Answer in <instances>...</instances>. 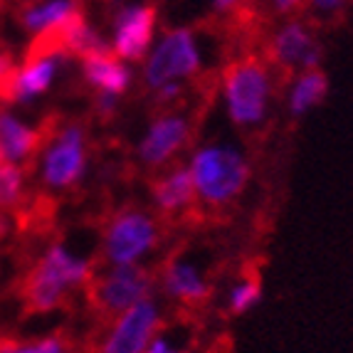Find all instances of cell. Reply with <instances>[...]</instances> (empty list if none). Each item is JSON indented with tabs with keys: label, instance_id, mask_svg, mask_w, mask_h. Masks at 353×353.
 Listing matches in <instances>:
<instances>
[{
	"label": "cell",
	"instance_id": "obj_1",
	"mask_svg": "<svg viewBox=\"0 0 353 353\" xmlns=\"http://www.w3.org/2000/svg\"><path fill=\"white\" fill-rule=\"evenodd\" d=\"M89 279H92V265L87 259L72 252L62 242H54L28 272L23 296L32 312L45 314L62 306L67 294L89 284Z\"/></svg>",
	"mask_w": 353,
	"mask_h": 353
},
{
	"label": "cell",
	"instance_id": "obj_2",
	"mask_svg": "<svg viewBox=\"0 0 353 353\" xmlns=\"http://www.w3.org/2000/svg\"><path fill=\"white\" fill-rule=\"evenodd\" d=\"M195 195L205 205L223 208L232 203L250 183V165L237 148L210 143L195 151L188 165Z\"/></svg>",
	"mask_w": 353,
	"mask_h": 353
},
{
	"label": "cell",
	"instance_id": "obj_3",
	"mask_svg": "<svg viewBox=\"0 0 353 353\" xmlns=\"http://www.w3.org/2000/svg\"><path fill=\"white\" fill-rule=\"evenodd\" d=\"M223 99L237 126L262 124L272 101V77L265 62L254 57L232 62L223 74Z\"/></svg>",
	"mask_w": 353,
	"mask_h": 353
},
{
	"label": "cell",
	"instance_id": "obj_4",
	"mask_svg": "<svg viewBox=\"0 0 353 353\" xmlns=\"http://www.w3.org/2000/svg\"><path fill=\"white\" fill-rule=\"evenodd\" d=\"M201 70V50L190 30L178 28L165 32L163 40L146 54L143 79L151 89H159L168 82H178L193 77Z\"/></svg>",
	"mask_w": 353,
	"mask_h": 353
},
{
	"label": "cell",
	"instance_id": "obj_5",
	"mask_svg": "<svg viewBox=\"0 0 353 353\" xmlns=\"http://www.w3.org/2000/svg\"><path fill=\"white\" fill-rule=\"evenodd\" d=\"M87 171V134L79 124H67L45 146L40 178L50 190L72 188Z\"/></svg>",
	"mask_w": 353,
	"mask_h": 353
},
{
	"label": "cell",
	"instance_id": "obj_6",
	"mask_svg": "<svg viewBox=\"0 0 353 353\" xmlns=\"http://www.w3.org/2000/svg\"><path fill=\"white\" fill-rule=\"evenodd\" d=\"M159 240V228L151 215L141 210H121L104 232V257L112 267L136 265L146 257Z\"/></svg>",
	"mask_w": 353,
	"mask_h": 353
},
{
	"label": "cell",
	"instance_id": "obj_7",
	"mask_svg": "<svg viewBox=\"0 0 353 353\" xmlns=\"http://www.w3.org/2000/svg\"><path fill=\"white\" fill-rule=\"evenodd\" d=\"M148 296H151V277L136 265L112 267L104 277L92 284V301L104 316H119Z\"/></svg>",
	"mask_w": 353,
	"mask_h": 353
},
{
	"label": "cell",
	"instance_id": "obj_8",
	"mask_svg": "<svg viewBox=\"0 0 353 353\" xmlns=\"http://www.w3.org/2000/svg\"><path fill=\"white\" fill-rule=\"evenodd\" d=\"M159 306L148 296L114 316V324L101 341L99 353H143L159 331Z\"/></svg>",
	"mask_w": 353,
	"mask_h": 353
},
{
	"label": "cell",
	"instance_id": "obj_9",
	"mask_svg": "<svg viewBox=\"0 0 353 353\" xmlns=\"http://www.w3.org/2000/svg\"><path fill=\"white\" fill-rule=\"evenodd\" d=\"M156 35V8L129 6L114 20L112 52L121 62H139L151 50Z\"/></svg>",
	"mask_w": 353,
	"mask_h": 353
},
{
	"label": "cell",
	"instance_id": "obj_10",
	"mask_svg": "<svg viewBox=\"0 0 353 353\" xmlns=\"http://www.w3.org/2000/svg\"><path fill=\"white\" fill-rule=\"evenodd\" d=\"M59 57L62 52L50 48H40L20 70L10 72L0 84V97L10 101H32L35 97L45 94L57 79Z\"/></svg>",
	"mask_w": 353,
	"mask_h": 353
},
{
	"label": "cell",
	"instance_id": "obj_11",
	"mask_svg": "<svg viewBox=\"0 0 353 353\" xmlns=\"http://www.w3.org/2000/svg\"><path fill=\"white\" fill-rule=\"evenodd\" d=\"M188 136L190 126L181 114H163L153 119L146 129L141 146H139V156L146 165H163L188 143Z\"/></svg>",
	"mask_w": 353,
	"mask_h": 353
},
{
	"label": "cell",
	"instance_id": "obj_12",
	"mask_svg": "<svg viewBox=\"0 0 353 353\" xmlns=\"http://www.w3.org/2000/svg\"><path fill=\"white\" fill-rule=\"evenodd\" d=\"M272 59L289 70H316L321 59V48L312 37V32L301 23H287L272 40Z\"/></svg>",
	"mask_w": 353,
	"mask_h": 353
},
{
	"label": "cell",
	"instance_id": "obj_13",
	"mask_svg": "<svg viewBox=\"0 0 353 353\" xmlns=\"http://www.w3.org/2000/svg\"><path fill=\"white\" fill-rule=\"evenodd\" d=\"M42 136L10 109H0V161L25 163L40 151Z\"/></svg>",
	"mask_w": 353,
	"mask_h": 353
},
{
	"label": "cell",
	"instance_id": "obj_14",
	"mask_svg": "<svg viewBox=\"0 0 353 353\" xmlns=\"http://www.w3.org/2000/svg\"><path fill=\"white\" fill-rule=\"evenodd\" d=\"M82 70H84L87 84L97 89V94L121 97L126 89L131 87L129 67H126V62H121L112 50L82 57Z\"/></svg>",
	"mask_w": 353,
	"mask_h": 353
},
{
	"label": "cell",
	"instance_id": "obj_15",
	"mask_svg": "<svg viewBox=\"0 0 353 353\" xmlns=\"http://www.w3.org/2000/svg\"><path fill=\"white\" fill-rule=\"evenodd\" d=\"M79 15L74 0H40L35 6H30L20 15V23L30 35L40 37L42 42L50 40L65 28L70 20Z\"/></svg>",
	"mask_w": 353,
	"mask_h": 353
},
{
	"label": "cell",
	"instance_id": "obj_16",
	"mask_svg": "<svg viewBox=\"0 0 353 353\" xmlns=\"http://www.w3.org/2000/svg\"><path fill=\"white\" fill-rule=\"evenodd\" d=\"M153 203L165 215H178V212L188 210L195 203V188L188 168L176 165L173 171H168L153 183Z\"/></svg>",
	"mask_w": 353,
	"mask_h": 353
},
{
	"label": "cell",
	"instance_id": "obj_17",
	"mask_svg": "<svg viewBox=\"0 0 353 353\" xmlns=\"http://www.w3.org/2000/svg\"><path fill=\"white\" fill-rule=\"evenodd\" d=\"M163 289L168 296L185 304H201L210 296V289L201 277V272L188 262H173L163 272Z\"/></svg>",
	"mask_w": 353,
	"mask_h": 353
},
{
	"label": "cell",
	"instance_id": "obj_18",
	"mask_svg": "<svg viewBox=\"0 0 353 353\" xmlns=\"http://www.w3.org/2000/svg\"><path fill=\"white\" fill-rule=\"evenodd\" d=\"M329 94V77L319 70H306L296 77L294 87L289 92V112L292 117H304L306 112H312L314 106H319Z\"/></svg>",
	"mask_w": 353,
	"mask_h": 353
},
{
	"label": "cell",
	"instance_id": "obj_19",
	"mask_svg": "<svg viewBox=\"0 0 353 353\" xmlns=\"http://www.w3.org/2000/svg\"><path fill=\"white\" fill-rule=\"evenodd\" d=\"M25 193V173L20 165L0 161V210L20 205Z\"/></svg>",
	"mask_w": 353,
	"mask_h": 353
},
{
	"label": "cell",
	"instance_id": "obj_20",
	"mask_svg": "<svg viewBox=\"0 0 353 353\" xmlns=\"http://www.w3.org/2000/svg\"><path fill=\"white\" fill-rule=\"evenodd\" d=\"M259 299H262V282H259V277H248L230 289L228 309L230 314L240 316V314L252 312L254 306L259 304Z\"/></svg>",
	"mask_w": 353,
	"mask_h": 353
},
{
	"label": "cell",
	"instance_id": "obj_21",
	"mask_svg": "<svg viewBox=\"0 0 353 353\" xmlns=\"http://www.w3.org/2000/svg\"><path fill=\"white\" fill-rule=\"evenodd\" d=\"M0 353H70V343L57 336H48V339H37V341H25V343H0Z\"/></svg>",
	"mask_w": 353,
	"mask_h": 353
},
{
	"label": "cell",
	"instance_id": "obj_22",
	"mask_svg": "<svg viewBox=\"0 0 353 353\" xmlns=\"http://www.w3.org/2000/svg\"><path fill=\"white\" fill-rule=\"evenodd\" d=\"M143 353H183V351L173 346V343L168 341L165 336H153L151 343H148V348Z\"/></svg>",
	"mask_w": 353,
	"mask_h": 353
},
{
	"label": "cell",
	"instance_id": "obj_23",
	"mask_svg": "<svg viewBox=\"0 0 353 353\" xmlns=\"http://www.w3.org/2000/svg\"><path fill=\"white\" fill-rule=\"evenodd\" d=\"M117 106H119V97L97 94V112H99L101 117H112V114L117 112Z\"/></svg>",
	"mask_w": 353,
	"mask_h": 353
},
{
	"label": "cell",
	"instance_id": "obj_24",
	"mask_svg": "<svg viewBox=\"0 0 353 353\" xmlns=\"http://www.w3.org/2000/svg\"><path fill=\"white\" fill-rule=\"evenodd\" d=\"M156 92H159V99L168 104V101H173L178 94H181V84H178V82H168V84H163V87L156 89Z\"/></svg>",
	"mask_w": 353,
	"mask_h": 353
},
{
	"label": "cell",
	"instance_id": "obj_25",
	"mask_svg": "<svg viewBox=\"0 0 353 353\" xmlns=\"http://www.w3.org/2000/svg\"><path fill=\"white\" fill-rule=\"evenodd\" d=\"M312 3H314V8L321 12H336V10H341L346 0H312Z\"/></svg>",
	"mask_w": 353,
	"mask_h": 353
},
{
	"label": "cell",
	"instance_id": "obj_26",
	"mask_svg": "<svg viewBox=\"0 0 353 353\" xmlns=\"http://www.w3.org/2000/svg\"><path fill=\"white\" fill-rule=\"evenodd\" d=\"M301 3H304V0H274V8H277L279 12H292V10H296Z\"/></svg>",
	"mask_w": 353,
	"mask_h": 353
},
{
	"label": "cell",
	"instance_id": "obj_27",
	"mask_svg": "<svg viewBox=\"0 0 353 353\" xmlns=\"http://www.w3.org/2000/svg\"><path fill=\"white\" fill-rule=\"evenodd\" d=\"M237 3H240V0H212V6H215V10H220V12L232 10V8H235Z\"/></svg>",
	"mask_w": 353,
	"mask_h": 353
},
{
	"label": "cell",
	"instance_id": "obj_28",
	"mask_svg": "<svg viewBox=\"0 0 353 353\" xmlns=\"http://www.w3.org/2000/svg\"><path fill=\"white\" fill-rule=\"evenodd\" d=\"M10 74V65H8V59L0 54V84H3V79Z\"/></svg>",
	"mask_w": 353,
	"mask_h": 353
}]
</instances>
